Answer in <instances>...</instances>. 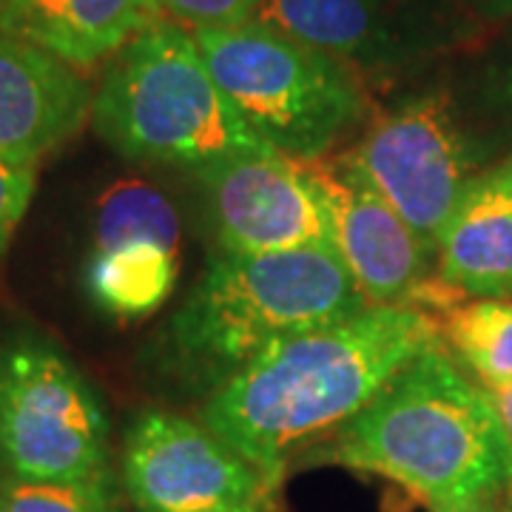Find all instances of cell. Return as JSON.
Instances as JSON below:
<instances>
[{
	"label": "cell",
	"mask_w": 512,
	"mask_h": 512,
	"mask_svg": "<svg viewBox=\"0 0 512 512\" xmlns=\"http://www.w3.org/2000/svg\"><path fill=\"white\" fill-rule=\"evenodd\" d=\"M0 456L29 481H77L109 470L103 404L46 339L15 336L0 345Z\"/></svg>",
	"instance_id": "cell-6"
},
{
	"label": "cell",
	"mask_w": 512,
	"mask_h": 512,
	"mask_svg": "<svg viewBox=\"0 0 512 512\" xmlns=\"http://www.w3.org/2000/svg\"><path fill=\"white\" fill-rule=\"evenodd\" d=\"M328 214L333 251L359 285L367 305H413L430 282V251L365 171L342 157L299 160Z\"/></svg>",
	"instance_id": "cell-10"
},
{
	"label": "cell",
	"mask_w": 512,
	"mask_h": 512,
	"mask_svg": "<svg viewBox=\"0 0 512 512\" xmlns=\"http://www.w3.org/2000/svg\"><path fill=\"white\" fill-rule=\"evenodd\" d=\"M439 512H484V507H476V510H439Z\"/></svg>",
	"instance_id": "cell-24"
},
{
	"label": "cell",
	"mask_w": 512,
	"mask_h": 512,
	"mask_svg": "<svg viewBox=\"0 0 512 512\" xmlns=\"http://www.w3.org/2000/svg\"><path fill=\"white\" fill-rule=\"evenodd\" d=\"M339 63H390L396 35L387 0H259L256 18Z\"/></svg>",
	"instance_id": "cell-14"
},
{
	"label": "cell",
	"mask_w": 512,
	"mask_h": 512,
	"mask_svg": "<svg viewBox=\"0 0 512 512\" xmlns=\"http://www.w3.org/2000/svg\"><path fill=\"white\" fill-rule=\"evenodd\" d=\"M35 183L37 165L0 157V254L9 248V239L18 231L35 194Z\"/></svg>",
	"instance_id": "cell-20"
},
{
	"label": "cell",
	"mask_w": 512,
	"mask_h": 512,
	"mask_svg": "<svg viewBox=\"0 0 512 512\" xmlns=\"http://www.w3.org/2000/svg\"><path fill=\"white\" fill-rule=\"evenodd\" d=\"M191 35L245 126L285 157H325L365 114L345 63L259 20Z\"/></svg>",
	"instance_id": "cell-5"
},
{
	"label": "cell",
	"mask_w": 512,
	"mask_h": 512,
	"mask_svg": "<svg viewBox=\"0 0 512 512\" xmlns=\"http://www.w3.org/2000/svg\"><path fill=\"white\" fill-rule=\"evenodd\" d=\"M441 339L484 387L512 384V302L470 299L439 319Z\"/></svg>",
	"instance_id": "cell-16"
},
{
	"label": "cell",
	"mask_w": 512,
	"mask_h": 512,
	"mask_svg": "<svg viewBox=\"0 0 512 512\" xmlns=\"http://www.w3.org/2000/svg\"><path fill=\"white\" fill-rule=\"evenodd\" d=\"M0 512H117L111 473L77 481H29L0 484Z\"/></svg>",
	"instance_id": "cell-18"
},
{
	"label": "cell",
	"mask_w": 512,
	"mask_h": 512,
	"mask_svg": "<svg viewBox=\"0 0 512 512\" xmlns=\"http://www.w3.org/2000/svg\"><path fill=\"white\" fill-rule=\"evenodd\" d=\"M163 18L160 0H0V32L89 69Z\"/></svg>",
	"instance_id": "cell-13"
},
{
	"label": "cell",
	"mask_w": 512,
	"mask_h": 512,
	"mask_svg": "<svg viewBox=\"0 0 512 512\" xmlns=\"http://www.w3.org/2000/svg\"><path fill=\"white\" fill-rule=\"evenodd\" d=\"M439 342L436 316L419 305H367L262 350L208 396L202 424L276 484L296 447L339 430Z\"/></svg>",
	"instance_id": "cell-1"
},
{
	"label": "cell",
	"mask_w": 512,
	"mask_h": 512,
	"mask_svg": "<svg viewBox=\"0 0 512 512\" xmlns=\"http://www.w3.org/2000/svg\"><path fill=\"white\" fill-rule=\"evenodd\" d=\"M123 478L140 512H265L274 487L208 427L163 410L131 424Z\"/></svg>",
	"instance_id": "cell-8"
},
{
	"label": "cell",
	"mask_w": 512,
	"mask_h": 512,
	"mask_svg": "<svg viewBox=\"0 0 512 512\" xmlns=\"http://www.w3.org/2000/svg\"><path fill=\"white\" fill-rule=\"evenodd\" d=\"M436 254L439 279L458 293L512 299V151L464 191Z\"/></svg>",
	"instance_id": "cell-12"
},
{
	"label": "cell",
	"mask_w": 512,
	"mask_h": 512,
	"mask_svg": "<svg viewBox=\"0 0 512 512\" xmlns=\"http://www.w3.org/2000/svg\"><path fill=\"white\" fill-rule=\"evenodd\" d=\"M177 254L154 242H131L103 248L89 256L86 291L111 316L140 319L148 316L174 291Z\"/></svg>",
	"instance_id": "cell-15"
},
{
	"label": "cell",
	"mask_w": 512,
	"mask_h": 512,
	"mask_svg": "<svg viewBox=\"0 0 512 512\" xmlns=\"http://www.w3.org/2000/svg\"><path fill=\"white\" fill-rule=\"evenodd\" d=\"M197 180L222 254L333 248L328 214L299 160L259 148L202 168Z\"/></svg>",
	"instance_id": "cell-9"
},
{
	"label": "cell",
	"mask_w": 512,
	"mask_h": 512,
	"mask_svg": "<svg viewBox=\"0 0 512 512\" xmlns=\"http://www.w3.org/2000/svg\"><path fill=\"white\" fill-rule=\"evenodd\" d=\"M163 15L194 29H225L256 18L259 0H160Z\"/></svg>",
	"instance_id": "cell-19"
},
{
	"label": "cell",
	"mask_w": 512,
	"mask_h": 512,
	"mask_svg": "<svg viewBox=\"0 0 512 512\" xmlns=\"http://www.w3.org/2000/svg\"><path fill=\"white\" fill-rule=\"evenodd\" d=\"M510 504H512V481H510Z\"/></svg>",
	"instance_id": "cell-25"
},
{
	"label": "cell",
	"mask_w": 512,
	"mask_h": 512,
	"mask_svg": "<svg viewBox=\"0 0 512 512\" xmlns=\"http://www.w3.org/2000/svg\"><path fill=\"white\" fill-rule=\"evenodd\" d=\"M319 453L402 484L433 512L484 507L512 481V447L487 390L441 342L410 359Z\"/></svg>",
	"instance_id": "cell-2"
},
{
	"label": "cell",
	"mask_w": 512,
	"mask_h": 512,
	"mask_svg": "<svg viewBox=\"0 0 512 512\" xmlns=\"http://www.w3.org/2000/svg\"><path fill=\"white\" fill-rule=\"evenodd\" d=\"M131 242H154L171 254H177L180 245V217L174 205L163 191L137 180L111 185L97 200L94 214V251Z\"/></svg>",
	"instance_id": "cell-17"
},
{
	"label": "cell",
	"mask_w": 512,
	"mask_h": 512,
	"mask_svg": "<svg viewBox=\"0 0 512 512\" xmlns=\"http://www.w3.org/2000/svg\"><path fill=\"white\" fill-rule=\"evenodd\" d=\"M350 160L430 254H436L464 191L493 165L490 148L470 131L447 89L413 94L382 114L350 151Z\"/></svg>",
	"instance_id": "cell-7"
},
{
	"label": "cell",
	"mask_w": 512,
	"mask_h": 512,
	"mask_svg": "<svg viewBox=\"0 0 512 512\" xmlns=\"http://www.w3.org/2000/svg\"><path fill=\"white\" fill-rule=\"evenodd\" d=\"M481 387H484V384H481ZM484 390H487V396H490V402H493L495 413H498L501 427H504L507 441H510L512 447V384H493V387H484Z\"/></svg>",
	"instance_id": "cell-21"
},
{
	"label": "cell",
	"mask_w": 512,
	"mask_h": 512,
	"mask_svg": "<svg viewBox=\"0 0 512 512\" xmlns=\"http://www.w3.org/2000/svg\"><path fill=\"white\" fill-rule=\"evenodd\" d=\"M478 6L493 15V18H504V15H512V0H476Z\"/></svg>",
	"instance_id": "cell-22"
},
{
	"label": "cell",
	"mask_w": 512,
	"mask_h": 512,
	"mask_svg": "<svg viewBox=\"0 0 512 512\" xmlns=\"http://www.w3.org/2000/svg\"><path fill=\"white\" fill-rule=\"evenodd\" d=\"M92 126L131 163L194 174L234 154L271 148L222 94L191 29L165 18L111 57L92 97Z\"/></svg>",
	"instance_id": "cell-4"
},
{
	"label": "cell",
	"mask_w": 512,
	"mask_h": 512,
	"mask_svg": "<svg viewBox=\"0 0 512 512\" xmlns=\"http://www.w3.org/2000/svg\"><path fill=\"white\" fill-rule=\"evenodd\" d=\"M92 97L69 63L0 32V157L37 165L92 117Z\"/></svg>",
	"instance_id": "cell-11"
},
{
	"label": "cell",
	"mask_w": 512,
	"mask_h": 512,
	"mask_svg": "<svg viewBox=\"0 0 512 512\" xmlns=\"http://www.w3.org/2000/svg\"><path fill=\"white\" fill-rule=\"evenodd\" d=\"M365 308L333 248L220 254L168 322L165 353L183 379L220 390L279 339Z\"/></svg>",
	"instance_id": "cell-3"
},
{
	"label": "cell",
	"mask_w": 512,
	"mask_h": 512,
	"mask_svg": "<svg viewBox=\"0 0 512 512\" xmlns=\"http://www.w3.org/2000/svg\"><path fill=\"white\" fill-rule=\"evenodd\" d=\"M498 92H501V103L512 109V57L510 63H507V72L501 77V83H498Z\"/></svg>",
	"instance_id": "cell-23"
}]
</instances>
